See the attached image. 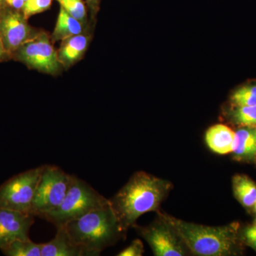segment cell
<instances>
[{"mask_svg": "<svg viewBox=\"0 0 256 256\" xmlns=\"http://www.w3.org/2000/svg\"><path fill=\"white\" fill-rule=\"evenodd\" d=\"M73 176L56 165H43L32 202V214L42 218L58 208L68 193Z\"/></svg>", "mask_w": 256, "mask_h": 256, "instance_id": "5", "label": "cell"}, {"mask_svg": "<svg viewBox=\"0 0 256 256\" xmlns=\"http://www.w3.org/2000/svg\"><path fill=\"white\" fill-rule=\"evenodd\" d=\"M1 6H0V13H1Z\"/></svg>", "mask_w": 256, "mask_h": 256, "instance_id": "29", "label": "cell"}, {"mask_svg": "<svg viewBox=\"0 0 256 256\" xmlns=\"http://www.w3.org/2000/svg\"><path fill=\"white\" fill-rule=\"evenodd\" d=\"M254 208V210H255V212L256 214V202L255 205H254V208Z\"/></svg>", "mask_w": 256, "mask_h": 256, "instance_id": "27", "label": "cell"}, {"mask_svg": "<svg viewBox=\"0 0 256 256\" xmlns=\"http://www.w3.org/2000/svg\"></svg>", "mask_w": 256, "mask_h": 256, "instance_id": "30", "label": "cell"}, {"mask_svg": "<svg viewBox=\"0 0 256 256\" xmlns=\"http://www.w3.org/2000/svg\"><path fill=\"white\" fill-rule=\"evenodd\" d=\"M109 204V200L85 181L74 175L68 193L60 206L42 218L53 224L56 228H60L70 220Z\"/></svg>", "mask_w": 256, "mask_h": 256, "instance_id": "4", "label": "cell"}, {"mask_svg": "<svg viewBox=\"0 0 256 256\" xmlns=\"http://www.w3.org/2000/svg\"><path fill=\"white\" fill-rule=\"evenodd\" d=\"M42 168L43 165L26 170L2 184L0 186V208L31 213Z\"/></svg>", "mask_w": 256, "mask_h": 256, "instance_id": "7", "label": "cell"}, {"mask_svg": "<svg viewBox=\"0 0 256 256\" xmlns=\"http://www.w3.org/2000/svg\"><path fill=\"white\" fill-rule=\"evenodd\" d=\"M234 196L242 206L254 208L256 202V183L246 174H236L232 178Z\"/></svg>", "mask_w": 256, "mask_h": 256, "instance_id": "16", "label": "cell"}, {"mask_svg": "<svg viewBox=\"0 0 256 256\" xmlns=\"http://www.w3.org/2000/svg\"><path fill=\"white\" fill-rule=\"evenodd\" d=\"M40 31L28 24L22 11L13 9L6 4L1 6L0 38L10 58L20 47L36 36Z\"/></svg>", "mask_w": 256, "mask_h": 256, "instance_id": "9", "label": "cell"}, {"mask_svg": "<svg viewBox=\"0 0 256 256\" xmlns=\"http://www.w3.org/2000/svg\"><path fill=\"white\" fill-rule=\"evenodd\" d=\"M6 0H0V6H2L3 4H5Z\"/></svg>", "mask_w": 256, "mask_h": 256, "instance_id": "26", "label": "cell"}, {"mask_svg": "<svg viewBox=\"0 0 256 256\" xmlns=\"http://www.w3.org/2000/svg\"><path fill=\"white\" fill-rule=\"evenodd\" d=\"M236 132L235 148L232 158L239 162L256 163V128H240Z\"/></svg>", "mask_w": 256, "mask_h": 256, "instance_id": "14", "label": "cell"}, {"mask_svg": "<svg viewBox=\"0 0 256 256\" xmlns=\"http://www.w3.org/2000/svg\"><path fill=\"white\" fill-rule=\"evenodd\" d=\"M26 2L28 0H6L5 4L13 9L22 11L24 6Z\"/></svg>", "mask_w": 256, "mask_h": 256, "instance_id": "24", "label": "cell"}, {"mask_svg": "<svg viewBox=\"0 0 256 256\" xmlns=\"http://www.w3.org/2000/svg\"><path fill=\"white\" fill-rule=\"evenodd\" d=\"M205 140L210 150L218 154L233 152L235 148L236 132L223 124H217L208 128Z\"/></svg>", "mask_w": 256, "mask_h": 256, "instance_id": "13", "label": "cell"}, {"mask_svg": "<svg viewBox=\"0 0 256 256\" xmlns=\"http://www.w3.org/2000/svg\"><path fill=\"white\" fill-rule=\"evenodd\" d=\"M10 55L8 54L6 50H5L4 46H3L2 42L0 38V62H4V60H10Z\"/></svg>", "mask_w": 256, "mask_h": 256, "instance_id": "25", "label": "cell"}, {"mask_svg": "<svg viewBox=\"0 0 256 256\" xmlns=\"http://www.w3.org/2000/svg\"><path fill=\"white\" fill-rule=\"evenodd\" d=\"M34 223V216L31 213L0 208V250L15 240L30 238Z\"/></svg>", "mask_w": 256, "mask_h": 256, "instance_id": "10", "label": "cell"}, {"mask_svg": "<svg viewBox=\"0 0 256 256\" xmlns=\"http://www.w3.org/2000/svg\"><path fill=\"white\" fill-rule=\"evenodd\" d=\"M230 118L232 122L240 128H256V106L234 107Z\"/></svg>", "mask_w": 256, "mask_h": 256, "instance_id": "18", "label": "cell"}, {"mask_svg": "<svg viewBox=\"0 0 256 256\" xmlns=\"http://www.w3.org/2000/svg\"><path fill=\"white\" fill-rule=\"evenodd\" d=\"M90 30L89 26L74 18L62 8H60V14L50 38L53 43L62 42L69 37L80 34Z\"/></svg>", "mask_w": 256, "mask_h": 256, "instance_id": "15", "label": "cell"}, {"mask_svg": "<svg viewBox=\"0 0 256 256\" xmlns=\"http://www.w3.org/2000/svg\"><path fill=\"white\" fill-rule=\"evenodd\" d=\"M144 249L142 242L140 239H136L130 245L118 254V256H142Z\"/></svg>", "mask_w": 256, "mask_h": 256, "instance_id": "23", "label": "cell"}, {"mask_svg": "<svg viewBox=\"0 0 256 256\" xmlns=\"http://www.w3.org/2000/svg\"></svg>", "mask_w": 256, "mask_h": 256, "instance_id": "31", "label": "cell"}, {"mask_svg": "<svg viewBox=\"0 0 256 256\" xmlns=\"http://www.w3.org/2000/svg\"><path fill=\"white\" fill-rule=\"evenodd\" d=\"M41 256H88L80 246L72 240L64 227L57 228L54 238L42 244Z\"/></svg>", "mask_w": 256, "mask_h": 256, "instance_id": "12", "label": "cell"}, {"mask_svg": "<svg viewBox=\"0 0 256 256\" xmlns=\"http://www.w3.org/2000/svg\"><path fill=\"white\" fill-rule=\"evenodd\" d=\"M190 254L198 256H238L242 252L240 226L238 222L208 226L185 222L164 213Z\"/></svg>", "mask_w": 256, "mask_h": 256, "instance_id": "2", "label": "cell"}, {"mask_svg": "<svg viewBox=\"0 0 256 256\" xmlns=\"http://www.w3.org/2000/svg\"><path fill=\"white\" fill-rule=\"evenodd\" d=\"M254 224H255V225H256V220H255V222H254Z\"/></svg>", "mask_w": 256, "mask_h": 256, "instance_id": "28", "label": "cell"}, {"mask_svg": "<svg viewBox=\"0 0 256 256\" xmlns=\"http://www.w3.org/2000/svg\"><path fill=\"white\" fill-rule=\"evenodd\" d=\"M12 58L24 64L28 68L50 75H58L64 69L50 36L42 30L20 47Z\"/></svg>", "mask_w": 256, "mask_h": 256, "instance_id": "6", "label": "cell"}, {"mask_svg": "<svg viewBox=\"0 0 256 256\" xmlns=\"http://www.w3.org/2000/svg\"><path fill=\"white\" fill-rule=\"evenodd\" d=\"M240 234L244 245L252 248L256 252V225L246 227L240 230Z\"/></svg>", "mask_w": 256, "mask_h": 256, "instance_id": "22", "label": "cell"}, {"mask_svg": "<svg viewBox=\"0 0 256 256\" xmlns=\"http://www.w3.org/2000/svg\"><path fill=\"white\" fill-rule=\"evenodd\" d=\"M53 1L54 0H28L22 10L25 18L28 20L34 15L40 14L50 10Z\"/></svg>", "mask_w": 256, "mask_h": 256, "instance_id": "21", "label": "cell"}, {"mask_svg": "<svg viewBox=\"0 0 256 256\" xmlns=\"http://www.w3.org/2000/svg\"><path fill=\"white\" fill-rule=\"evenodd\" d=\"M60 3V8L74 18L89 26L88 14L86 3L84 0H56Z\"/></svg>", "mask_w": 256, "mask_h": 256, "instance_id": "20", "label": "cell"}, {"mask_svg": "<svg viewBox=\"0 0 256 256\" xmlns=\"http://www.w3.org/2000/svg\"><path fill=\"white\" fill-rule=\"evenodd\" d=\"M233 107L256 106V84H249L236 89L230 96Z\"/></svg>", "mask_w": 256, "mask_h": 256, "instance_id": "19", "label": "cell"}, {"mask_svg": "<svg viewBox=\"0 0 256 256\" xmlns=\"http://www.w3.org/2000/svg\"><path fill=\"white\" fill-rule=\"evenodd\" d=\"M173 184L168 180L140 171L109 200L124 232L134 226L139 217L148 212H158Z\"/></svg>", "mask_w": 256, "mask_h": 256, "instance_id": "1", "label": "cell"}, {"mask_svg": "<svg viewBox=\"0 0 256 256\" xmlns=\"http://www.w3.org/2000/svg\"><path fill=\"white\" fill-rule=\"evenodd\" d=\"M92 35L88 31L60 42L57 56L62 67L68 70L84 58L92 42Z\"/></svg>", "mask_w": 256, "mask_h": 256, "instance_id": "11", "label": "cell"}, {"mask_svg": "<svg viewBox=\"0 0 256 256\" xmlns=\"http://www.w3.org/2000/svg\"><path fill=\"white\" fill-rule=\"evenodd\" d=\"M42 244H35L30 238L18 240L2 250L6 256H41Z\"/></svg>", "mask_w": 256, "mask_h": 256, "instance_id": "17", "label": "cell"}, {"mask_svg": "<svg viewBox=\"0 0 256 256\" xmlns=\"http://www.w3.org/2000/svg\"><path fill=\"white\" fill-rule=\"evenodd\" d=\"M63 227L88 256H100L106 248L126 236L110 204L70 220Z\"/></svg>", "mask_w": 256, "mask_h": 256, "instance_id": "3", "label": "cell"}, {"mask_svg": "<svg viewBox=\"0 0 256 256\" xmlns=\"http://www.w3.org/2000/svg\"><path fill=\"white\" fill-rule=\"evenodd\" d=\"M158 218L146 226H139L137 224L133 228L149 244L156 256H184L190 252L178 235L173 226L159 212Z\"/></svg>", "mask_w": 256, "mask_h": 256, "instance_id": "8", "label": "cell"}]
</instances>
